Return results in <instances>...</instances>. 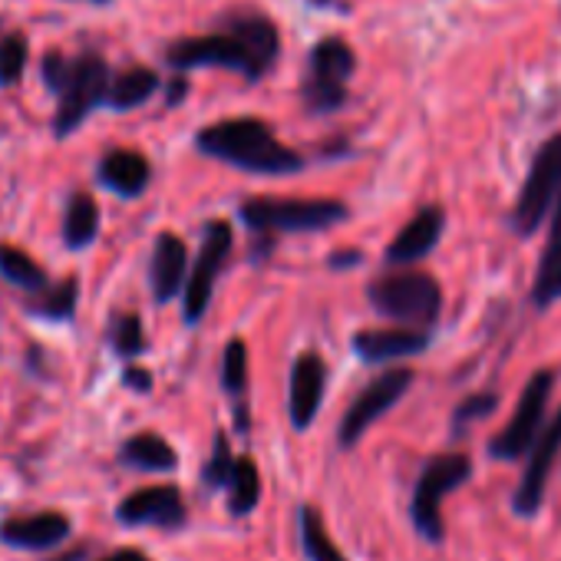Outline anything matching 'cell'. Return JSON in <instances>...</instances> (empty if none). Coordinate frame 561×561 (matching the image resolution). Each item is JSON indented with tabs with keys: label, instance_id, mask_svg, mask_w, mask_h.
I'll use <instances>...</instances> for the list:
<instances>
[{
	"label": "cell",
	"instance_id": "obj_1",
	"mask_svg": "<svg viewBox=\"0 0 561 561\" xmlns=\"http://www.w3.org/2000/svg\"><path fill=\"white\" fill-rule=\"evenodd\" d=\"M280 57V34L271 18L254 11H228L218 18V27L202 37L172 41L162 50V60L172 73H188L198 67H221L248 83H257L274 70Z\"/></svg>",
	"mask_w": 561,
	"mask_h": 561
},
{
	"label": "cell",
	"instance_id": "obj_2",
	"mask_svg": "<svg viewBox=\"0 0 561 561\" xmlns=\"http://www.w3.org/2000/svg\"><path fill=\"white\" fill-rule=\"evenodd\" d=\"M113 70L100 50H80V54H64V50H47L41 57V83L47 93L57 96L54 110V136L70 139L93 110L106 106Z\"/></svg>",
	"mask_w": 561,
	"mask_h": 561
},
{
	"label": "cell",
	"instance_id": "obj_3",
	"mask_svg": "<svg viewBox=\"0 0 561 561\" xmlns=\"http://www.w3.org/2000/svg\"><path fill=\"white\" fill-rule=\"evenodd\" d=\"M195 149L251 175H295L305 169L301 152L288 149L257 116H234L198 129Z\"/></svg>",
	"mask_w": 561,
	"mask_h": 561
},
{
	"label": "cell",
	"instance_id": "obj_4",
	"mask_svg": "<svg viewBox=\"0 0 561 561\" xmlns=\"http://www.w3.org/2000/svg\"><path fill=\"white\" fill-rule=\"evenodd\" d=\"M367 301L397 328L426 331L439 321L443 288L430 271L420 267H387L367 285Z\"/></svg>",
	"mask_w": 561,
	"mask_h": 561
},
{
	"label": "cell",
	"instance_id": "obj_5",
	"mask_svg": "<svg viewBox=\"0 0 561 561\" xmlns=\"http://www.w3.org/2000/svg\"><path fill=\"white\" fill-rule=\"evenodd\" d=\"M244 228L254 234H280V231H328L347 221V205L337 198H274L257 195L238 205Z\"/></svg>",
	"mask_w": 561,
	"mask_h": 561
},
{
	"label": "cell",
	"instance_id": "obj_6",
	"mask_svg": "<svg viewBox=\"0 0 561 561\" xmlns=\"http://www.w3.org/2000/svg\"><path fill=\"white\" fill-rule=\"evenodd\" d=\"M469 476H472V459L462 453H439L420 469L413 502H410V518H413V528L420 531V538H426L433 545H439L446 538L439 505L453 489L466 485Z\"/></svg>",
	"mask_w": 561,
	"mask_h": 561
},
{
	"label": "cell",
	"instance_id": "obj_7",
	"mask_svg": "<svg viewBox=\"0 0 561 561\" xmlns=\"http://www.w3.org/2000/svg\"><path fill=\"white\" fill-rule=\"evenodd\" d=\"M561 195V133L545 139L528 165V175L522 182V192L512 205L508 225L518 238H531L541 221L551 215L554 202Z\"/></svg>",
	"mask_w": 561,
	"mask_h": 561
},
{
	"label": "cell",
	"instance_id": "obj_8",
	"mask_svg": "<svg viewBox=\"0 0 561 561\" xmlns=\"http://www.w3.org/2000/svg\"><path fill=\"white\" fill-rule=\"evenodd\" d=\"M357 70V54L341 37H324L308 57V77L301 83V100L311 113H337L347 103V80Z\"/></svg>",
	"mask_w": 561,
	"mask_h": 561
},
{
	"label": "cell",
	"instance_id": "obj_9",
	"mask_svg": "<svg viewBox=\"0 0 561 561\" xmlns=\"http://www.w3.org/2000/svg\"><path fill=\"white\" fill-rule=\"evenodd\" d=\"M551 390H554V370H535L528 377V383L522 387V397L515 403L512 420L505 423L502 433H495L489 439V456L492 459L515 462V459L528 456V449L535 446V439L541 436V430L548 423L545 410H548Z\"/></svg>",
	"mask_w": 561,
	"mask_h": 561
},
{
	"label": "cell",
	"instance_id": "obj_10",
	"mask_svg": "<svg viewBox=\"0 0 561 561\" xmlns=\"http://www.w3.org/2000/svg\"><path fill=\"white\" fill-rule=\"evenodd\" d=\"M413 380H416V374H413L410 367H390V370L377 374V377L354 397V403L347 407V413H344V420H341V430H337L341 449L357 446V443L364 439V433H367L380 416H387V413L410 393Z\"/></svg>",
	"mask_w": 561,
	"mask_h": 561
},
{
	"label": "cell",
	"instance_id": "obj_11",
	"mask_svg": "<svg viewBox=\"0 0 561 561\" xmlns=\"http://www.w3.org/2000/svg\"><path fill=\"white\" fill-rule=\"evenodd\" d=\"M231 244H234V231L228 221L215 218L202 228V248H198V257L188 271V280H185V305H182V314L188 324H198L211 305V295H215V280L221 277V267L228 264V254H231Z\"/></svg>",
	"mask_w": 561,
	"mask_h": 561
},
{
	"label": "cell",
	"instance_id": "obj_12",
	"mask_svg": "<svg viewBox=\"0 0 561 561\" xmlns=\"http://www.w3.org/2000/svg\"><path fill=\"white\" fill-rule=\"evenodd\" d=\"M558 456H561V407H558V413L545 423L541 436L535 439V446H531L528 456H525V472H522V482H518V489H515V495H512L515 515H522V518L538 515L541 499H545V485H548V476H551Z\"/></svg>",
	"mask_w": 561,
	"mask_h": 561
},
{
	"label": "cell",
	"instance_id": "obj_13",
	"mask_svg": "<svg viewBox=\"0 0 561 561\" xmlns=\"http://www.w3.org/2000/svg\"><path fill=\"white\" fill-rule=\"evenodd\" d=\"M116 518L129 528L152 525L162 531H179L188 522V508L175 485H146L119 502Z\"/></svg>",
	"mask_w": 561,
	"mask_h": 561
},
{
	"label": "cell",
	"instance_id": "obj_14",
	"mask_svg": "<svg viewBox=\"0 0 561 561\" xmlns=\"http://www.w3.org/2000/svg\"><path fill=\"white\" fill-rule=\"evenodd\" d=\"M328 393V364L318 351H305L291 364L288 380V416L298 433L311 430Z\"/></svg>",
	"mask_w": 561,
	"mask_h": 561
},
{
	"label": "cell",
	"instance_id": "obj_15",
	"mask_svg": "<svg viewBox=\"0 0 561 561\" xmlns=\"http://www.w3.org/2000/svg\"><path fill=\"white\" fill-rule=\"evenodd\" d=\"M443 231H446V211L439 205L420 208L387 244V254H383L387 267H413L416 261L436 251Z\"/></svg>",
	"mask_w": 561,
	"mask_h": 561
},
{
	"label": "cell",
	"instance_id": "obj_16",
	"mask_svg": "<svg viewBox=\"0 0 561 561\" xmlns=\"http://www.w3.org/2000/svg\"><path fill=\"white\" fill-rule=\"evenodd\" d=\"M188 248L179 234L162 231L152 248V264H149V285L159 305L172 301L175 295H185L188 280Z\"/></svg>",
	"mask_w": 561,
	"mask_h": 561
},
{
	"label": "cell",
	"instance_id": "obj_17",
	"mask_svg": "<svg viewBox=\"0 0 561 561\" xmlns=\"http://www.w3.org/2000/svg\"><path fill=\"white\" fill-rule=\"evenodd\" d=\"M430 347L426 331L413 328H367L354 334V351L367 364H390L403 357H416Z\"/></svg>",
	"mask_w": 561,
	"mask_h": 561
},
{
	"label": "cell",
	"instance_id": "obj_18",
	"mask_svg": "<svg viewBox=\"0 0 561 561\" xmlns=\"http://www.w3.org/2000/svg\"><path fill=\"white\" fill-rule=\"evenodd\" d=\"M96 179L119 198H139L152 182V162L139 149H110L96 165Z\"/></svg>",
	"mask_w": 561,
	"mask_h": 561
},
{
	"label": "cell",
	"instance_id": "obj_19",
	"mask_svg": "<svg viewBox=\"0 0 561 561\" xmlns=\"http://www.w3.org/2000/svg\"><path fill=\"white\" fill-rule=\"evenodd\" d=\"M70 538V518L60 512H34L21 518H8L0 525V541L11 548H27V551H44Z\"/></svg>",
	"mask_w": 561,
	"mask_h": 561
},
{
	"label": "cell",
	"instance_id": "obj_20",
	"mask_svg": "<svg viewBox=\"0 0 561 561\" xmlns=\"http://www.w3.org/2000/svg\"><path fill=\"white\" fill-rule=\"evenodd\" d=\"M561 301V195L551 208V228H548V241L541 248L538 257V271L531 280V305L538 311L551 308Z\"/></svg>",
	"mask_w": 561,
	"mask_h": 561
},
{
	"label": "cell",
	"instance_id": "obj_21",
	"mask_svg": "<svg viewBox=\"0 0 561 561\" xmlns=\"http://www.w3.org/2000/svg\"><path fill=\"white\" fill-rule=\"evenodd\" d=\"M162 90V77L152 67H126L113 73L110 93H106V110L113 113H129L146 106L156 93Z\"/></svg>",
	"mask_w": 561,
	"mask_h": 561
},
{
	"label": "cell",
	"instance_id": "obj_22",
	"mask_svg": "<svg viewBox=\"0 0 561 561\" xmlns=\"http://www.w3.org/2000/svg\"><path fill=\"white\" fill-rule=\"evenodd\" d=\"M221 390L228 397H234L238 413H234V430L238 433H248V410H244V397H248V344L241 337H231L225 344V354H221Z\"/></svg>",
	"mask_w": 561,
	"mask_h": 561
},
{
	"label": "cell",
	"instance_id": "obj_23",
	"mask_svg": "<svg viewBox=\"0 0 561 561\" xmlns=\"http://www.w3.org/2000/svg\"><path fill=\"white\" fill-rule=\"evenodd\" d=\"M119 459L139 472H172L179 466L175 449L159 433H136L123 443Z\"/></svg>",
	"mask_w": 561,
	"mask_h": 561
},
{
	"label": "cell",
	"instance_id": "obj_24",
	"mask_svg": "<svg viewBox=\"0 0 561 561\" xmlns=\"http://www.w3.org/2000/svg\"><path fill=\"white\" fill-rule=\"evenodd\" d=\"M64 244L80 251L96 241L100 234V205L90 192H73L64 211Z\"/></svg>",
	"mask_w": 561,
	"mask_h": 561
},
{
	"label": "cell",
	"instance_id": "obj_25",
	"mask_svg": "<svg viewBox=\"0 0 561 561\" xmlns=\"http://www.w3.org/2000/svg\"><path fill=\"white\" fill-rule=\"evenodd\" d=\"M0 277L11 280L14 288L27 291V295H44L50 288V277L47 271L18 244H8V241H0Z\"/></svg>",
	"mask_w": 561,
	"mask_h": 561
},
{
	"label": "cell",
	"instance_id": "obj_26",
	"mask_svg": "<svg viewBox=\"0 0 561 561\" xmlns=\"http://www.w3.org/2000/svg\"><path fill=\"white\" fill-rule=\"evenodd\" d=\"M298 535H301V548L311 561H347L344 551L337 548V541L331 538L321 508L311 502H305L298 508Z\"/></svg>",
	"mask_w": 561,
	"mask_h": 561
},
{
	"label": "cell",
	"instance_id": "obj_27",
	"mask_svg": "<svg viewBox=\"0 0 561 561\" xmlns=\"http://www.w3.org/2000/svg\"><path fill=\"white\" fill-rule=\"evenodd\" d=\"M77 305H80V280L64 277L57 285H50L44 295H37L27 308H31V314L47 318V321H73Z\"/></svg>",
	"mask_w": 561,
	"mask_h": 561
},
{
	"label": "cell",
	"instance_id": "obj_28",
	"mask_svg": "<svg viewBox=\"0 0 561 561\" xmlns=\"http://www.w3.org/2000/svg\"><path fill=\"white\" fill-rule=\"evenodd\" d=\"M225 492H228V508H231V515H251V512H254V505L261 502V472H257L254 459L241 456V459L234 462V472H231Z\"/></svg>",
	"mask_w": 561,
	"mask_h": 561
},
{
	"label": "cell",
	"instance_id": "obj_29",
	"mask_svg": "<svg viewBox=\"0 0 561 561\" xmlns=\"http://www.w3.org/2000/svg\"><path fill=\"white\" fill-rule=\"evenodd\" d=\"M31 64V37L24 31L0 34V90H14Z\"/></svg>",
	"mask_w": 561,
	"mask_h": 561
},
{
	"label": "cell",
	"instance_id": "obj_30",
	"mask_svg": "<svg viewBox=\"0 0 561 561\" xmlns=\"http://www.w3.org/2000/svg\"><path fill=\"white\" fill-rule=\"evenodd\" d=\"M110 344L119 357H139L146 351L142 321L136 314H119L110 328Z\"/></svg>",
	"mask_w": 561,
	"mask_h": 561
},
{
	"label": "cell",
	"instance_id": "obj_31",
	"mask_svg": "<svg viewBox=\"0 0 561 561\" xmlns=\"http://www.w3.org/2000/svg\"><path fill=\"white\" fill-rule=\"evenodd\" d=\"M234 456H231V446H228V436L225 433H215V446H211V456L202 469V482L208 489H228V479L234 472Z\"/></svg>",
	"mask_w": 561,
	"mask_h": 561
},
{
	"label": "cell",
	"instance_id": "obj_32",
	"mask_svg": "<svg viewBox=\"0 0 561 561\" xmlns=\"http://www.w3.org/2000/svg\"><path fill=\"white\" fill-rule=\"evenodd\" d=\"M495 410H499V393H472V397H466V400L456 407V413H453V430H456V436H462L472 423L492 416Z\"/></svg>",
	"mask_w": 561,
	"mask_h": 561
},
{
	"label": "cell",
	"instance_id": "obj_33",
	"mask_svg": "<svg viewBox=\"0 0 561 561\" xmlns=\"http://www.w3.org/2000/svg\"><path fill=\"white\" fill-rule=\"evenodd\" d=\"M185 96H188V77L175 73V77L165 83V106H169V110H175Z\"/></svg>",
	"mask_w": 561,
	"mask_h": 561
},
{
	"label": "cell",
	"instance_id": "obj_34",
	"mask_svg": "<svg viewBox=\"0 0 561 561\" xmlns=\"http://www.w3.org/2000/svg\"><path fill=\"white\" fill-rule=\"evenodd\" d=\"M123 383H126L129 390H136V393H149V390H152V377H149V370H142V367H126Z\"/></svg>",
	"mask_w": 561,
	"mask_h": 561
},
{
	"label": "cell",
	"instance_id": "obj_35",
	"mask_svg": "<svg viewBox=\"0 0 561 561\" xmlns=\"http://www.w3.org/2000/svg\"><path fill=\"white\" fill-rule=\"evenodd\" d=\"M100 561H152V558L146 551H139V548H119V551H110Z\"/></svg>",
	"mask_w": 561,
	"mask_h": 561
},
{
	"label": "cell",
	"instance_id": "obj_36",
	"mask_svg": "<svg viewBox=\"0 0 561 561\" xmlns=\"http://www.w3.org/2000/svg\"><path fill=\"white\" fill-rule=\"evenodd\" d=\"M357 261H360V251H337V254L331 257L334 267H341V264H357Z\"/></svg>",
	"mask_w": 561,
	"mask_h": 561
},
{
	"label": "cell",
	"instance_id": "obj_37",
	"mask_svg": "<svg viewBox=\"0 0 561 561\" xmlns=\"http://www.w3.org/2000/svg\"><path fill=\"white\" fill-rule=\"evenodd\" d=\"M80 4H93V8H106V4H113V0H80Z\"/></svg>",
	"mask_w": 561,
	"mask_h": 561
},
{
	"label": "cell",
	"instance_id": "obj_38",
	"mask_svg": "<svg viewBox=\"0 0 561 561\" xmlns=\"http://www.w3.org/2000/svg\"><path fill=\"white\" fill-rule=\"evenodd\" d=\"M311 4H331V0H311Z\"/></svg>",
	"mask_w": 561,
	"mask_h": 561
}]
</instances>
